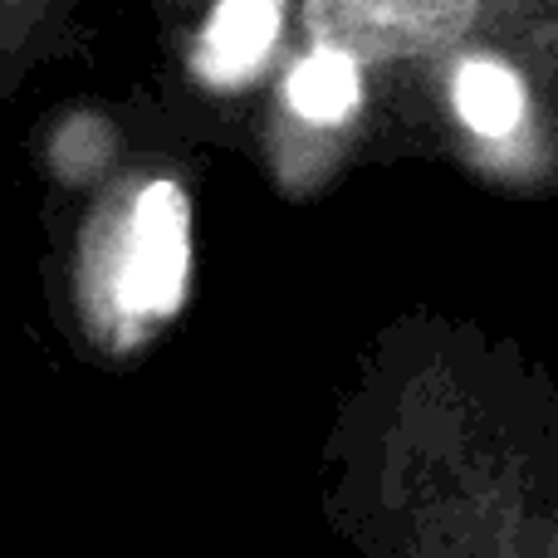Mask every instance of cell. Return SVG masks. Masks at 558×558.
<instances>
[{
    "instance_id": "cell-1",
    "label": "cell",
    "mask_w": 558,
    "mask_h": 558,
    "mask_svg": "<svg viewBox=\"0 0 558 558\" xmlns=\"http://www.w3.org/2000/svg\"><path fill=\"white\" fill-rule=\"evenodd\" d=\"M353 558H558V373L451 318H397L324 436Z\"/></svg>"
},
{
    "instance_id": "cell-2",
    "label": "cell",
    "mask_w": 558,
    "mask_h": 558,
    "mask_svg": "<svg viewBox=\"0 0 558 558\" xmlns=\"http://www.w3.org/2000/svg\"><path fill=\"white\" fill-rule=\"evenodd\" d=\"M196 202L182 162L137 153L98 186L69 196L49 284L69 343L104 367H133L167 338L192 299Z\"/></svg>"
},
{
    "instance_id": "cell-3",
    "label": "cell",
    "mask_w": 558,
    "mask_h": 558,
    "mask_svg": "<svg viewBox=\"0 0 558 558\" xmlns=\"http://www.w3.org/2000/svg\"><path fill=\"white\" fill-rule=\"evenodd\" d=\"M299 0L304 45H333L363 74L441 54H485L514 69L534 108V192H558V0Z\"/></svg>"
},
{
    "instance_id": "cell-4",
    "label": "cell",
    "mask_w": 558,
    "mask_h": 558,
    "mask_svg": "<svg viewBox=\"0 0 558 558\" xmlns=\"http://www.w3.org/2000/svg\"><path fill=\"white\" fill-rule=\"evenodd\" d=\"M367 118V74L348 49L304 45L275 84V118L265 133V157L284 192H294L304 143L338 153L348 133Z\"/></svg>"
},
{
    "instance_id": "cell-5",
    "label": "cell",
    "mask_w": 558,
    "mask_h": 558,
    "mask_svg": "<svg viewBox=\"0 0 558 558\" xmlns=\"http://www.w3.org/2000/svg\"><path fill=\"white\" fill-rule=\"evenodd\" d=\"M289 0H211L192 20L182 74L206 98H241L284 45Z\"/></svg>"
},
{
    "instance_id": "cell-6",
    "label": "cell",
    "mask_w": 558,
    "mask_h": 558,
    "mask_svg": "<svg viewBox=\"0 0 558 558\" xmlns=\"http://www.w3.org/2000/svg\"><path fill=\"white\" fill-rule=\"evenodd\" d=\"M88 49L84 0H0V108L49 64Z\"/></svg>"
},
{
    "instance_id": "cell-7",
    "label": "cell",
    "mask_w": 558,
    "mask_h": 558,
    "mask_svg": "<svg viewBox=\"0 0 558 558\" xmlns=\"http://www.w3.org/2000/svg\"><path fill=\"white\" fill-rule=\"evenodd\" d=\"M128 133L113 113L104 108H59V118L45 128L39 137V162L49 172V192L59 196H78L88 186H98L118 162L128 157Z\"/></svg>"
}]
</instances>
